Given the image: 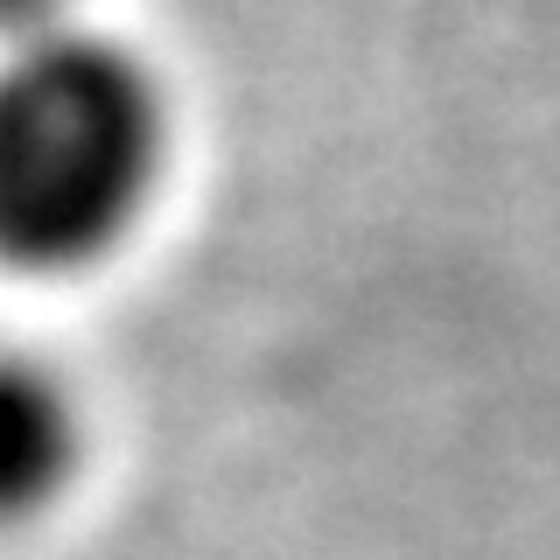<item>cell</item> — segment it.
<instances>
[{"instance_id": "1", "label": "cell", "mask_w": 560, "mask_h": 560, "mask_svg": "<svg viewBox=\"0 0 560 560\" xmlns=\"http://www.w3.org/2000/svg\"><path fill=\"white\" fill-rule=\"evenodd\" d=\"M168 162L162 78L92 28L0 57V259L78 273L140 224Z\"/></svg>"}, {"instance_id": "2", "label": "cell", "mask_w": 560, "mask_h": 560, "mask_svg": "<svg viewBox=\"0 0 560 560\" xmlns=\"http://www.w3.org/2000/svg\"><path fill=\"white\" fill-rule=\"evenodd\" d=\"M84 455L70 385L28 350H0V525L35 518L63 498Z\"/></svg>"}, {"instance_id": "3", "label": "cell", "mask_w": 560, "mask_h": 560, "mask_svg": "<svg viewBox=\"0 0 560 560\" xmlns=\"http://www.w3.org/2000/svg\"><path fill=\"white\" fill-rule=\"evenodd\" d=\"M78 14H84V0H0V35H8L14 49H22V43H49V35L84 28Z\"/></svg>"}]
</instances>
